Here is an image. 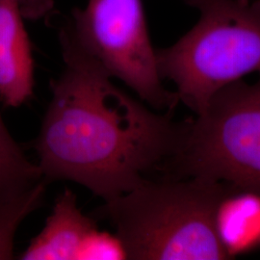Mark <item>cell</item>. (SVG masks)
<instances>
[{
	"instance_id": "obj_1",
	"label": "cell",
	"mask_w": 260,
	"mask_h": 260,
	"mask_svg": "<svg viewBox=\"0 0 260 260\" xmlns=\"http://www.w3.org/2000/svg\"><path fill=\"white\" fill-rule=\"evenodd\" d=\"M64 70L51 82L52 98L34 148L46 183L73 181L104 202L140 185L167 163L181 123L151 111L112 82L76 41L60 31Z\"/></svg>"
},
{
	"instance_id": "obj_2",
	"label": "cell",
	"mask_w": 260,
	"mask_h": 260,
	"mask_svg": "<svg viewBox=\"0 0 260 260\" xmlns=\"http://www.w3.org/2000/svg\"><path fill=\"white\" fill-rule=\"evenodd\" d=\"M187 178L145 179L93 212L113 226L125 259L231 258L217 235L215 215L220 202L237 188Z\"/></svg>"
},
{
	"instance_id": "obj_3",
	"label": "cell",
	"mask_w": 260,
	"mask_h": 260,
	"mask_svg": "<svg viewBox=\"0 0 260 260\" xmlns=\"http://www.w3.org/2000/svg\"><path fill=\"white\" fill-rule=\"evenodd\" d=\"M200 12L175 45L156 49L160 77L177 86L178 100L204 112L216 93L244 75H260V0H184Z\"/></svg>"
},
{
	"instance_id": "obj_4",
	"label": "cell",
	"mask_w": 260,
	"mask_h": 260,
	"mask_svg": "<svg viewBox=\"0 0 260 260\" xmlns=\"http://www.w3.org/2000/svg\"><path fill=\"white\" fill-rule=\"evenodd\" d=\"M165 167L178 178L221 181L260 195V78L225 86L196 119L181 122Z\"/></svg>"
},
{
	"instance_id": "obj_5",
	"label": "cell",
	"mask_w": 260,
	"mask_h": 260,
	"mask_svg": "<svg viewBox=\"0 0 260 260\" xmlns=\"http://www.w3.org/2000/svg\"><path fill=\"white\" fill-rule=\"evenodd\" d=\"M78 44L108 75L121 80L156 110L179 102L158 72L142 0H89L68 22Z\"/></svg>"
},
{
	"instance_id": "obj_6",
	"label": "cell",
	"mask_w": 260,
	"mask_h": 260,
	"mask_svg": "<svg viewBox=\"0 0 260 260\" xmlns=\"http://www.w3.org/2000/svg\"><path fill=\"white\" fill-rule=\"evenodd\" d=\"M19 259H125V254L116 235L101 233L94 217L85 215L75 193L66 189Z\"/></svg>"
},
{
	"instance_id": "obj_7",
	"label": "cell",
	"mask_w": 260,
	"mask_h": 260,
	"mask_svg": "<svg viewBox=\"0 0 260 260\" xmlns=\"http://www.w3.org/2000/svg\"><path fill=\"white\" fill-rule=\"evenodd\" d=\"M18 0H0V101L27 103L34 91V61Z\"/></svg>"
},
{
	"instance_id": "obj_8",
	"label": "cell",
	"mask_w": 260,
	"mask_h": 260,
	"mask_svg": "<svg viewBox=\"0 0 260 260\" xmlns=\"http://www.w3.org/2000/svg\"><path fill=\"white\" fill-rule=\"evenodd\" d=\"M219 240L233 258L260 244V195L235 189L220 202L215 215Z\"/></svg>"
},
{
	"instance_id": "obj_9",
	"label": "cell",
	"mask_w": 260,
	"mask_h": 260,
	"mask_svg": "<svg viewBox=\"0 0 260 260\" xmlns=\"http://www.w3.org/2000/svg\"><path fill=\"white\" fill-rule=\"evenodd\" d=\"M47 183L42 180L8 195L0 197V259H12L14 237L20 223L42 204Z\"/></svg>"
},
{
	"instance_id": "obj_10",
	"label": "cell",
	"mask_w": 260,
	"mask_h": 260,
	"mask_svg": "<svg viewBox=\"0 0 260 260\" xmlns=\"http://www.w3.org/2000/svg\"><path fill=\"white\" fill-rule=\"evenodd\" d=\"M42 180L37 164L28 160L11 136L0 114V197L35 185Z\"/></svg>"
},
{
	"instance_id": "obj_11",
	"label": "cell",
	"mask_w": 260,
	"mask_h": 260,
	"mask_svg": "<svg viewBox=\"0 0 260 260\" xmlns=\"http://www.w3.org/2000/svg\"><path fill=\"white\" fill-rule=\"evenodd\" d=\"M19 9L24 19L31 20L45 19L53 11V0H18Z\"/></svg>"
},
{
	"instance_id": "obj_12",
	"label": "cell",
	"mask_w": 260,
	"mask_h": 260,
	"mask_svg": "<svg viewBox=\"0 0 260 260\" xmlns=\"http://www.w3.org/2000/svg\"><path fill=\"white\" fill-rule=\"evenodd\" d=\"M237 1H239L240 3H243V4H248L251 0H237Z\"/></svg>"
}]
</instances>
